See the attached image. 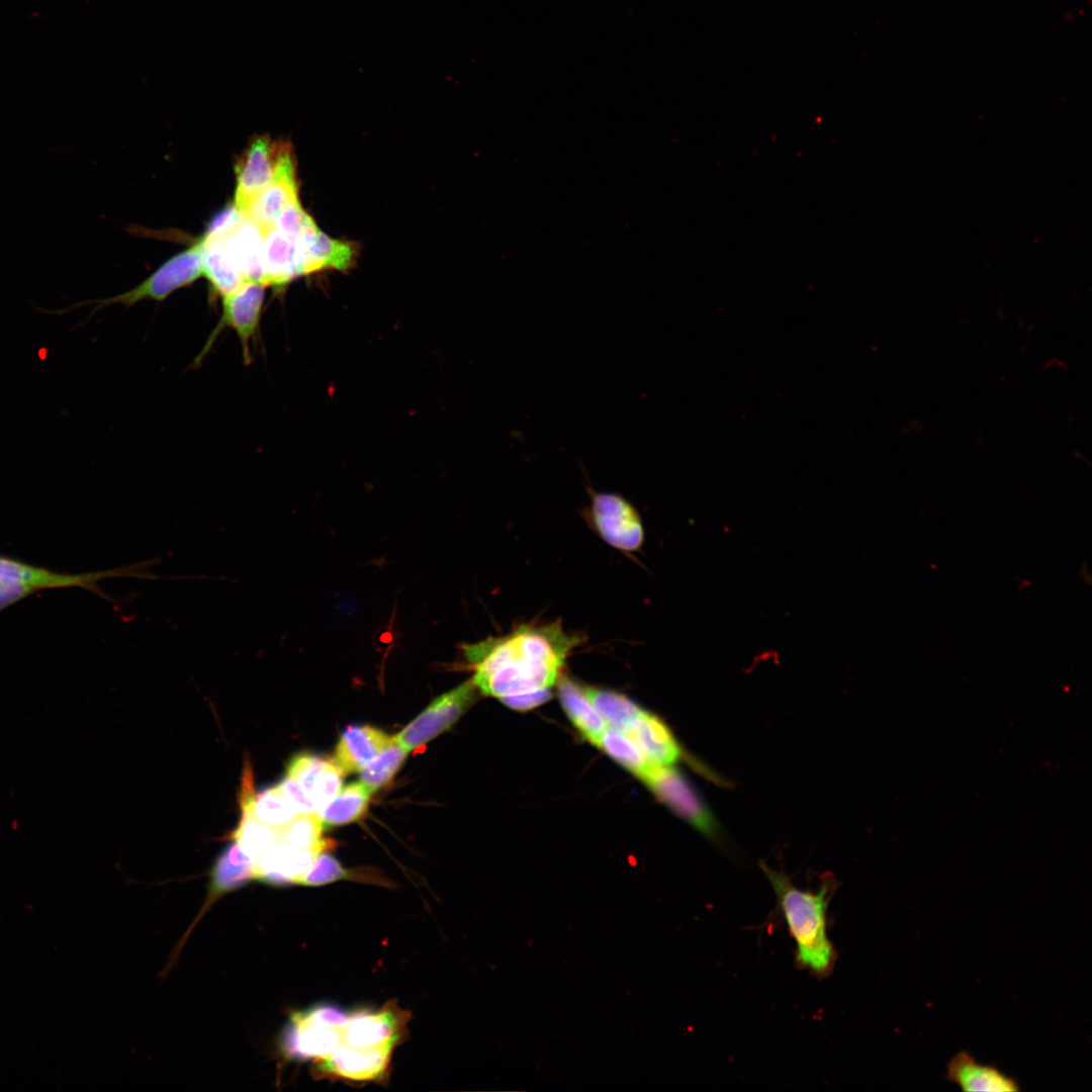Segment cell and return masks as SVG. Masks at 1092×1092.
<instances>
[{
	"label": "cell",
	"mask_w": 1092,
	"mask_h": 1092,
	"mask_svg": "<svg viewBox=\"0 0 1092 1092\" xmlns=\"http://www.w3.org/2000/svg\"><path fill=\"white\" fill-rule=\"evenodd\" d=\"M202 275V240L175 255L150 277L131 290L116 296L96 300L99 307L111 303L130 306L143 299L163 300L173 291L186 286Z\"/></svg>",
	"instance_id": "obj_8"
},
{
	"label": "cell",
	"mask_w": 1092,
	"mask_h": 1092,
	"mask_svg": "<svg viewBox=\"0 0 1092 1092\" xmlns=\"http://www.w3.org/2000/svg\"><path fill=\"white\" fill-rule=\"evenodd\" d=\"M408 752L393 736L391 742L360 770L359 781L374 794L393 779Z\"/></svg>",
	"instance_id": "obj_28"
},
{
	"label": "cell",
	"mask_w": 1092,
	"mask_h": 1092,
	"mask_svg": "<svg viewBox=\"0 0 1092 1092\" xmlns=\"http://www.w3.org/2000/svg\"><path fill=\"white\" fill-rule=\"evenodd\" d=\"M561 705L575 728L593 744H597L607 724L586 697L582 686L567 676L557 681Z\"/></svg>",
	"instance_id": "obj_22"
},
{
	"label": "cell",
	"mask_w": 1092,
	"mask_h": 1092,
	"mask_svg": "<svg viewBox=\"0 0 1092 1092\" xmlns=\"http://www.w3.org/2000/svg\"><path fill=\"white\" fill-rule=\"evenodd\" d=\"M759 867L776 894V912L795 941L796 967L819 980L828 978L838 953L828 936L827 912L839 882L832 874H824L818 889L802 890L787 873L772 870L763 861Z\"/></svg>",
	"instance_id": "obj_2"
},
{
	"label": "cell",
	"mask_w": 1092,
	"mask_h": 1092,
	"mask_svg": "<svg viewBox=\"0 0 1092 1092\" xmlns=\"http://www.w3.org/2000/svg\"><path fill=\"white\" fill-rule=\"evenodd\" d=\"M406 1020L404 1011L392 1005L347 1014L341 1043L354 1048L395 1046Z\"/></svg>",
	"instance_id": "obj_11"
},
{
	"label": "cell",
	"mask_w": 1092,
	"mask_h": 1092,
	"mask_svg": "<svg viewBox=\"0 0 1092 1092\" xmlns=\"http://www.w3.org/2000/svg\"><path fill=\"white\" fill-rule=\"evenodd\" d=\"M232 837L254 861L279 841V832L278 829L242 813L239 826L232 833Z\"/></svg>",
	"instance_id": "obj_30"
},
{
	"label": "cell",
	"mask_w": 1092,
	"mask_h": 1092,
	"mask_svg": "<svg viewBox=\"0 0 1092 1092\" xmlns=\"http://www.w3.org/2000/svg\"><path fill=\"white\" fill-rule=\"evenodd\" d=\"M355 874L344 869L332 855L325 852L317 855L311 868L300 879L299 885L320 886L343 879H352Z\"/></svg>",
	"instance_id": "obj_31"
},
{
	"label": "cell",
	"mask_w": 1092,
	"mask_h": 1092,
	"mask_svg": "<svg viewBox=\"0 0 1092 1092\" xmlns=\"http://www.w3.org/2000/svg\"><path fill=\"white\" fill-rule=\"evenodd\" d=\"M299 201L295 164L289 144L284 145L270 181L245 207L243 213L263 232L274 228L281 212Z\"/></svg>",
	"instance_id": "obj_9"
},
{
	"label": "cell",
	"mask_w": 1092,
	"mask_h": 1092,
	"mask_svg": "<svg viewBox=\"0 0 1092 1092\" xmlns=\"http://www.w3.org/2000/svg\"><path fill=\"white\" fill-rule=\"evenodd\" d=\"M262 283L282 286L305 274L304 254L299 240L282 233L276 226L264 232L262 250Z\"/></svg>",
	"instance_id": "obj_15"
},
{
	"label": "cell",
	"mask_w": 1092,
	"mask_h": 1092,
	"mask_svg": "<svg viewBox=\"0 0 1092 1092\" xmlns=\"http://www.w3.org/2000/svg\"><path fill=\"white\" fill-rule=\"evenodd\" d=\"M263 230L252 219L244 216L241 222L223 240L225 248L246 281L262 283Z\"/></svg>",
	"instance_id": "obj_20"
},
{
	"label": "cell",
	"mask_w": 1092,
	"mask_h": 1092,
	"mask_svg": "<svg viewBox=\"0 0 1092 1092\" xmlns=\"http://www.w3.org/2000/svg\"><path fill=\"white\" fill-rule=\"evenodd\" d=\"M255 880L251 857L233 840L215 860L210 873V887L204 908L221 895Z\"/></svg>",
	"instance_id": "obj_21"
},
{
	"label": "cell",
	"mask_w": 1092,
	"mask_h": 1092,
	"mask_svg": "<svg viewBox=\"0 0 1092 1092\" xmlns=\"http://www.w3.org/2000/svg\"><path fill=\"white\" fill-rule=\"evenodd\" d=\"M641 780L678 817L713 842L722 843L715 814L685 775L672 765L651 764Z\"/></svg>",
	"instance_id": "obj_3"
},
{
	"label": "cell",
	"mask_w": 1092,
	"mask_h": 1092,
	"mask_svg": "<svg viewBox=\"0 0 1092 1092\" xmlns=\"http://www.w3.org/2000/svg\"><path fill=\"white\" fill-rule=\"evenodd\" d=\"M646 759L655 765H673L682 754L680 745L666 724L642 711L624 732Z\"/></svg>",
	"instance_id": "obj_16"
},
{
	"label": "cell",
	"mask_w": 1092,
	"mask_h": 1092,
	"mask_svg": "<svg viewBox=\"0 0 1092 1092\" xmlns=\"http://www.w3.org/2000/svg\"><path fill=\"white\" fill-rule=\"evenodd\" d=\"M588 517L598 535L613 548L636 552L644 543V529L638 511L619 493L588 488Z\"/></svg>",
	"instance_id": "obj_6"
},
{
	"label": "cell",
	"mask_w": 1092,
	"mask_h": 1092,
	"mask_svg": "<svg viewBox=\"0 0 1092 1092\" xmlns=\"http://www.w3.org/2000/svg\"><path fill=\"white\" fill-rule=\"evenodd\" d=\"M284 145L268 136H257L237 161L234 203L242 212L272 180Z\"/></svg>",
	"instance_id": "obj_10"
},
{
	"label": "cell",
	"mask_w": 1092,
	"mask_h": 1092,
	"mask_svg": "<svg viewBox=\"0 0 1092 1092\" xmlns=\"http://www.w3.org/2000/svg\"><path fill=\"white\" fill-rule=\"evenodd\" d=\"M477 687L472 678L435 698L394 737L406 750L416 749L448 730L475 702Z\"/></svg>",
	"instance_id": "obj_7"
},
{
	"label": "cell",
	"mask_w": 1092,
	"mask_h": 1092,
	"mask_svg": "<svg viewBox=\"0 0 1092 1092\" xmlns=\"http://www.w3.org/2000/svg\"><path fill=\"white\" fill-rule=\"evenodd\" d=\"M392 738L370 725H350L341 733L333 760L344 776L360 771Z\"/></svg>",
	"instance_id": "obj_17"
},
{
	"label": "cell",
	"mask_w": 1092,
	"mask_h": 1092,
	"mask_svg": "<svg viewBox=\"0 0 1092 1092\" xmlns=\"http://www.w3.org/2000/svg\"><path fill=\"white\" fill-rule=\"evenodd\" d=\"M371 795L360 781L341 788L337 795L317 811L324 829L358 820L367 810Z\"/></svg>",
	"instance_id": "obj_25"
},
{
	"label": "cell",
	"mask_w": 1092,
	"mask_h": 1092,
	"mask_svg": "<svg viewBox=\"0 0 1092 1092\" xmlns=\"http://www.w3.org/2000/svg\"><path fill=\"white\" fill-rule=\"evenodd\" d=\"M551 691H542L522 696L506 698L500 700V702L514 710L524 711L546 703L551 698Z\"/></svg>",
	"instance_id": "obj_35"
},
{
	"label": "cell",
	"mask_w": 1092,
	"mask_h": 1092,
	"mask_svg": "<svg viewBox=\"0 0 1092 1092\" xmlns=\"http://www.w3.org/2000/svg\"><path fill=\"white\" fill-rule=\"evenodd\" d=\"M946 1078L968 1092H1016L1017 1081L994 1066L978 1063L966 1051L958 1053L947 1064Z\"/></svg>",
	"instance_id": "obj_18"
},
{
	"label": "cell",
	"mask_w": 1092,
	"mask_h": 1092,
	"mask_svg": "<svg viewBox=\"0 0 1092 1092\" xmlns=\"http://www.w3.org/2000/svg\"><path fill=\"white\" fill-rule=\"evenodd\" d=\"M285 776L301 786L318 811L340 791L344 774L334 760L299 752L288 761Z\"/></svg>",
	"instance_id": "obj_13"
},
{
	"label": "cell",
	"mask_w": 1092,
	"mask_h": 1092,
	"mask_svg": "<svg viewBox=\"0 0 1092 1092\" xmlns=\"http://www.w3.org/2000/svg\"><path fill=\"white\" fill-rule=\"evenodd\" d=\"M582 688L606 724L622 732H625L643 711L633 701L617 692L594 687Z\"/></svg>",
	"instance_id": "obj_26"
},
{
	"label": "cell",
	"mask_w": 1092,
	"mask_h": 1092,
	"mask_svg": "<svg viewBox=\"0 0 1092 1092\" xmlns=\"http://www.w3.org/2000/svg\"><path fill=\"white\" fill-rule=\"evenodd\" d=\"M280 792L284 797L292 804L298 813H309L316 811L313 803L308 798L301 786L290 777L285 776L278 784H276Z\"/></svg>",
	"instance_id": "obj_34"
},
{
	"label": "cell",
	"mask_w": 1092,
	"mask_h": 1092,
	"mask_svg": "<svg viewBox=\"0 0 1092 1092\" xmlns=\"http://www.w3.org/2000/svg\"><path fill=\"white\" fill-rule=\"evenodd\" d=\"M275 226L287 236L300 240L318 228L301 207L299 201L287 206L279 215Z\"/></svg>",
	"instance_id": "obj_32"
},
{
	"label": "cell",
	"mask_w": 1092,
	"mask_h": 1092,
	"mask_svg": "<svg viewBox=\"0 0 1092 1092\" xmlns=\"http://www.w3.org/2000/svg\"><path fill=\"white\" fill-rule=\"evenodd\" d=\"M239 803L242 813L278 830L298 814L277 785L255 794L252 780L242 781Z\"/></svg>",
	"instance_id": "obj_19"
},
{
	"label": "cell",
	"mask_w": 1092,
	"mask_h": 1092,
	"mask_svg": "<svg viewBox=\"0 0 1092 1092\" xmlns=\"http://www.w3.org/2000/svg\"><path fill=\"white\" fill-rule=\"evenodd\" d=\"M244 216V213L233 202L212 217L204 236L207 238H224L241 222Z\"/></svg>",
	"instance_id": "obj_33"
},
{
	"label": "cell",
	"mask_w": 1092,
	"mask_h": 1092,
	"mask_svg": "<svg viewBox=\"0 0 1092 1092\" xmlns=\"http://www.w3.org/2000/svg\"><path fill=\"white\" fill-rule=\"evenodd\" d=\"M202 240V275H205L213 289L222 296L235 291L246 280L234 264L224 245L223 238Z\"/></svg>",
	"instance_id": "obj_24"
},
{
	"label": "cell",
	"mask_w": 1092,
	"mask_h": 1092,
	"mask_svg": "<svg viewBox=\"0 0 1092 1092\" xmlns=\"http://www.w3.org/2000/svg\"><path fill=\"white\" fill-rule=\"evenodd\" d=\"M324 826L317 811L298 813L279 829V842L296 848L322 853L331 843L322 835Z\"/></svg>",
	"instance_id": "obj_27"
},
{
	"label": "cell",
	"mask_w": 1092,
	"mask_h": 1092,
	"mask_svg": "<svg viewBox=\"0 0 1092 1092\" xmlns=\"http://www.w3.org/2000/svg\"><path fill=\"white\" fill-rule=\"evenodd\" d=\"M584 641L562 623H523L500 636L461 645L478 691L499 700L551 691L568 656Z\"/></svg>",
	"instance_id": "obj_1"
},
{
	"label": "cell",
	"mask_w": 1092,
	"mask_h": 1092,
	"mask_svg": "<svg viewBox=\"0 0 1092 1092\" xmlns=\"http://www.w3.org/2000/svg\"><path fill=\"white\" fill-rule=\"evenodd\" d=\"M157 559H149L114 569L82 574H60L0 557V582L22 585L33 592L42 587L81 586L109 599L97 582L110 577H133L139 579H162L150 571Z\"/></svg>",
	"instance_id": "obj_5"
},
{
	"label": "cell",
	"mask_w": 1092,
	"mask_h": 1092,
	"mask_svg": "<svg viewBox=\"0 0 1092 1092\" xmlns=\"http://www.w3.org/2000/svg\"><path fill=\"white\" fill-rule=\"evenodd\" d=\"M299 241L304 254L305 274L326 268L345 270L356 258L354 244L331 239L320 230Z\"/></svg>",
	"instance_id": "obj_23"
},
{
	"label": "cell",
	"mask_w": 1092,
	"mask_h": 1092,
	"mask_svg": "<svg viewBox=\"0 0 1092 1092\" xmlns=\"http://www.w3.org/2000/svg\"><path fill=\"white\" fill-rule=\"evenodd\" d=\"M264 290L263 283L246 281L235 291L222 296V314L217 329L228 326L235 330L242 343L246 363L250 360V340L259 326Z\"/></svg>",
	"instance_id": "obj_14"
},
{
	"label": "cell",
	"mask_w": 1092,
	"mask_h": 1092,
	"mask_svg": "<svg viewBox=\"0 0 1092 1092\" xmlns=\"http://www.w3.org/2000/svg\"><path fill=\"white\" fill-rule=\"evenodd\" d=\"M393 1045L354 1048L341 1043L329 1057L316 1062V1071L353 1081L380 1079L386 1072Z\"/></svg>",
	"instance_id": "obj_12"
},
{
	"label": "cell",
	"mask_w": 1092,
	"mask_h": 1092,
	"mask_svg": "<svg viewBox=\"0 0 1092 1092\" xmlns=\"http://www.w3.org/2000/svg\"><path fill=\"white\" fill-rule=\"evenodd\" d=\"M596 745L639 779L652 764L624 732L610 726L604 730Z\"/></svg>",
	"instance_id": "obj_29"
},
{
	"label": "cell",
	"mask_w": 1092,
	"mask_h": 1092,
	"mask_svg": "<svg viewBox=\"0 0 1092 1092\" xmlns=\"http://www.w3.org/2000/svg\"><path fill=\"white\" fill-rule=\"evenodd\" d=\"M346 1016L330 1005L292 1013L283 1036L285 1053L301 1060L318 1062L326 1059L342 1042Z\"/></svg>",
	"instance_id": "obj_4"
}]
</instances>
